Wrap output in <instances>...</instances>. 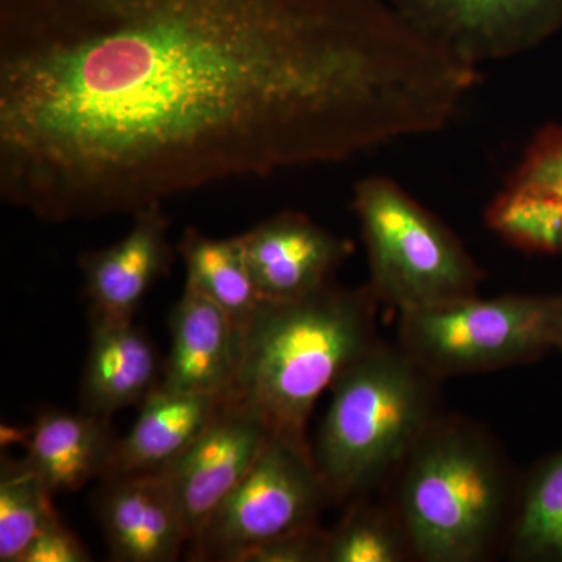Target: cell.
<instances>
[{"mask_svg":"<svg viewBox=\"0 0 562 562\" xmlns=\"http://www.w3.org/2000/svg\"><path fill=\"white\" fill-rule=\"evenodd\" d=\"M503 557L562 562V446L522 473Z\"/></svg>","mask_w":562,"mask_h":562,"instance_id":"obj_18","label":"cell"},{"mask_svg":"<svg viewBox=\"0 0 562 562\" xmlns=\"http://www.w3.org/2000/svg\"><path fill=\"white\" fill-rule=\"evenodd\" d=\"M441 380L379 339L344 369L313 446L333 505L383 492L441 412Z\"/></svg>","mask_w":562,"mask_h":562,"instance_id":"obj_4","label":"cell"},{"mask_svg":"<svg viewBox=\"0 0 562 562\" xmlns=\"http://www.w3.org/2000/svg\"><path fill=\"white\" fill-rule=\"evenodd\" d=\"M373 297L398 314L480 295L484 276L442 221L387 177L355 184Z\"/></svg>","mask_w":562,"mask_h":562,"instance_id":"obj_5","label":"cell"},{"mask_svg":"<svg viewBox=\"0 0 562 562\" xmlns=\"http://www.w3.org/2000/svg\"><path fill=\"white\" fill-rule=\"evenodd\" d=\"M92 509L111 561L172 562L190 546L176 495L162 473L103 476Z\"/></svg>","mask_w":562,"mask_h":562,"instance_id":"obj_10","label":"cell"},{"mask_svg":"<svg viewBox=\"0 0 562 562\" xmlns=\"http://www.w3.org/2000/svg\"><path fill=\"white\" fill-rule=\"evenodd\" d=\"M177 251L187 269L184 288L220 305L243 335L261 297L239 235L217 239L190 227L177 244Z\"/></svg>","mask_w":562,"mask_h":562,"instance_id":"obj_19","label":"cell"},{"mask_svg":"<svg viewBox=\"0 0 562 562\" xmlns=\"http://www.w3.org/2000/svg\"><path fill=\"white\" fill-rule=\"evenodd\" d=\"M273 435L261 414L225 395L206 430L161 472L171 484L190 543L243 482Z\"/></svg>","mask_w":562,"mask_h":562,"instance_id":"obj_9","label":"cell"},{"mask_svg":"<svg viewBox=\"0 0 562 562\" xmlns=\"http://www.w3.org/2000/svg\"><path fill=\"white\" fill-rule=\"evenodd\" d=\"M479 79L387 0H0V198L135 216L435 135Z\"/></svg>","mask_w":562,"mask_h":562,"instance_id":"obj_1","label":"cell"},{"mask_svg":"<svg viewBox=\"0 0 562 562\" xmlns=\"http://www.w3.org/2000/svg\"><path fill=\"white\" fill-rule=\"evenodd\" d=\"M557 350L562 351V292L560 294V324H558Z\"/></svg>","mask_w":562,"mask_h":562,"instance_id":"obj_24","label":"cell"},{"mask_svg":"<svg viewBox=\"0 0 562 562\" xmlns=\"http://www.w3.org/2000/svg\"><path fill=\"white\" fill-rule=\"evenodd\" d=\"M344 508L341 519L328 530L325 562L416 561L401 517L386 497L369 495Z\"/></svg>","mask_w":562,"mask_h":562,"instance_id":"obj_20","label":"cell"},{"mask_svg":"<svg viewBox=\"0 0 562 562\" xmlns=\"http://www.w3.org/2000/svg\"><path fill=\"white\" fill-rule=\"evenodd\" d=\"M486 222L520 249L562 255V125L535 136L487 206Z\"/></svg>","mask_w":562,"mask_h":562,"instance_id":"obj_12","label":"cell"},{"mask_svg":"<svg viewBox=\"0 0 562 562\" xmlns=\"http://www.w3.org/2000/svg\"><path fill=\"white\" fill-rule=\"evenodd\" d=\"M91 554L85 543L55 517L44 525L22 553L20 562H88Z\"/></svg>","mask_w":562,"mask_h":562,"instance_id":"obj_23","label":"cell"},{"mask_svg":"<svg viewBox=\"0 0 562 562\" xmlns=\"http://www.w3.org/2000/svg\"><path fill=\"white\" fill-rule=\"evenodd\" d=\"M331 505L308 439L276 432L243 482L188 546V557L244 562L262 543L321 525L322 513Z\"/></svg>","mask_w":562,"mask_h":562,"instance_id":"obj_7","label":"cell"},{"mask_svg":"<svg viewBox=\"0 0 562 562\" xmlns=\"http://www.w3.org/2000/svg\"><path fill=\"white\" fill-rule=\"evenodd\" d=\"M239 238L261 301H292L321 290L351 254L349 241L294 211Z\"/></svg>","mask_w":562,"mask_h":562,"instance_id":"obj_11","label":"cell"},{"mask_svg":"<svg viewBox=\"0 0 562 562\" xmlns=\"http://www.w3.org/2000/svg\"><path fill=\"white\" fill-rule=\"evenodd\" d=\"M327 539L321 525L302 528L262 543L244 562H325Z\"/></svg>","mask_w":562,"mask_h":562,"instance_id":"obj_22","label":"cell"},{"mask_svg":"<svg viewBox=\"0 0 562 562\" xmlns=\"http://www.w3.org/2000/svg\"><path fill=\"white\" fill-rule=\"evenodd\" d=\"M414 31L479 69L538 49L562 29V0H387Z\"/></svg>","mask_w":562,"mask_h":562,"instance_id":"obj_8","label":"cell"},{"mask_svg":"<svg viewBox=\"0 0 562 562\" xmlns=\"http://www.w3.org/2000/svg\"><path fill=\"white\" fill-rule=\"evenodd\" d=\"M47 490L24 460L0 469V561L20 562L36 532L58 516Z\"/></svg>","mask_w":562,"mask_h":562,"instance_id":"obj_21","label":"cell"},{"mask_svg":"<svg viewBox=\"0 0 562 562\" xmlns=\"http://www.w3.org/2000/svg\"><path fill=\"white\" fill-rule=\"evenodd\" d=\"M224 397L158 387L131 431L117 438L109 475L165 472L206 430Z\"/></svg>","mask_w":562,"mask_h":562,"instance_id":"obj_17","label":"cell"},{"mask_svg":"<svg viewBox=\"0 0 562 562\" xmlns=\"http://www.w3.org/2000/svg\"><path fill=\"white\" fill-rule=\"evenodd\" d=\"M90 349L80 382V409L113 417L139 408L162 382L165 361L128 317L90 313Z\"/></svg>","mask_w":562,"mask_h":562,"instance_id":"obj_14","label":"cell"},{"mask_svg":"<svg viewBox=\"0 0 562 562\" xmlns=\"http://www.w3.org/2000/svg\"><path fill=\"white\" fill-rule=\"evenodd\" d=\"M560 294L464 299L398 314L397 342L435 379L501 371L557 350Z\"/></svg>","mask_w":562,"mask_h":562,"instance_id":"obj_6","label":"cell"},{"mask_svg":"<svg viewBox=\"0 0 562 562\" xmlns=\"http://www.w3.org/2000/svg\"><path fill=\"white\" fill-rule=\"evenodd\" d=\"M116 435L110 417L43 409L22 431L24 462L54 495L80 491L109 475Z\"/></svg>","mask_w":562,"mask_h":562,"instance_id":"obj_16","label":"cell"},{"mask_svg":"<svg viewBox=\"0 0 562 562\" xmlns=\"http://www.w3.org/2000/svg\"><path fill=\"white\" fill-rule=\"evenodd\" d=\"M132 220L120 241L80 257L90 313L133 319L154 284L171 269L176 251L162 206L140 211Z\"/></svg>","mask_w":562,"mask_h":562,"instance_id":"obj_13","label":"cell"},{"mask_svg":"<svg viewBox=\"0 0 562 562\" xmlns=\"http://www.w3.org/2000/svg\"><path fill=\"white\" fill-rule=\"evenodd\" d=\"M379 305L369 286L333 281L292 301H261L244 327L227 395L261 414L277 435L306 438L317 398L379 341Z\"/></svg>","mask_w":562,"mask_h":562,"instance_id":"obj_3","label":"cell"},{"mask_svg":"<svg viewBox=\"0 0 562 562\" xmlns=\"http://www.w3.org/2000/svg\"><path fill=\"white\" fill-rule=\"evenodd\" d=\"M171 349L161 386L194 394L227 395L241 361V331L224 310L184 288L169 317Z\"/></svg>","mask_w":562,"mask_h":562,"instance_id":"obj_15","label":"cell"},{"mask_svg":"<svg viewBox=\"0 0 562 562\" xmlns=\"http://www.w3.org/2000/svg\"><path fill=\"white\" fill-rule=\"evenodd\" d=\"M522 473L482 425L439 414L384 487L420 562L503 557Z\"/></svg>","mask_w":562,"mask_h":562,"instance_id":"obj_2","label":"cell"}]
</instances>
